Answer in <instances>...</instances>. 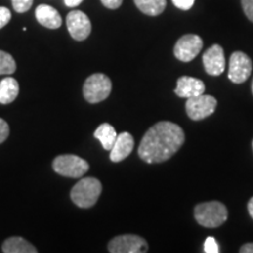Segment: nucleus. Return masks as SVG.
<instances>
[{
	"instance_id": "f257e3e1",
	"label": "nucleus",
	"mask_w": 253,
	"mask_h": 253,
	"mask_svg": "<svg viewBox=\"0 0 253 253\" xmlns=\"http://www.w3.org/2000/svg\"><path fill=\"white\" fill-rule=\"evenodd\" d=\"M185 141L184 130L176 123L161 121L145 132L138 145V156L145 163H162L171 158Z\"/></svg>"
},
{
	"instance_id": "f03ea898",
	"label": "nucleus",
	"mask_w": 253,
	"mask_h": 253,
	"mask_svg": "<svg viewBox=\"0 0 253 253\" xmlns=\"http://www.w3.org/2000/svg\"><path fill=\"white\" fill-rule=\"evenodd\" d=\"M102 192V184L95 177H84L72 188L71 198L77 207L88 209L94 207Z\"/></svg>"
},
{
	"instance_id": "7ed1b4c3",
	"label": "nucleus",
	"mask_w": 253,
	"mask_h": 253,
	"mask_svg": "<svg viewBox=\"0 0 253 253\" xmlns=\"http://www.w3.org/2000/svg\"><path fill=\"white\" fill-rule=\"evenodd\" d=\"M195 219L199 225L214 229L225 223L227 219V209L220 202H205L196 205Z\"/></svg>"
},
{
	"instance_id": "20e7f679",
	"label": "nucleus",
	"mask_w": 253,
	"mask_h": 253,
	"mask_svg": "<svg viewBox=\"0 0 253 253\" xmlns=\"http://www.w3.org/2000/svg\"><path fill=\"white\" fill-rule=\"evenodd\" d=\"M112 88V80L106 74L95 73L84 82V96L89 103H99L109 96Z\"/></svg>"
},
{
	"instance_id": "39448f33",
	"label": "nucleus",
	"mask_w": 253,
	"mask_h": 253,
	"mask_svg": "<svg viewBox=\"0 0 253 253\" xmlns=\"http://www.w3.org/2000/svg\"><path fill=\"white\" fill-rule=\"evenodd\" d=\"M52 167L56 173L71 178H80L89 169L87 161L77 155H59L53 160Z\"/></svg>"
},
{
	"instance_id": "423d86ee",
	"label": "nucleus",
	"mask_w": 253,
	"mask_h": 253,
	"mask_svg": "<svg viewBox=\"0 0 253 253\" xmlns=\"http://www.w3.org/2000/svg\"><path fill=\"white\" fill-rule=\"evenodd\" d=\"M217 100L211 95H198V96L190 97L185 103L186 114L194 121H199L208 116L212 115L216 110Z\"/></svg>"
},
{
	"instance_id": "0eeeda50",
	"label": "nucleus",
	"mask_w": 253,
	"mask_h": 253,
	"mask_svg": "<svg viewBox=\"0 0 253 253\" xmlns=\"http://www.w3.org/2000/svg\"><path fill=\"white\" fill-rule=\"evenodd\" d=\"M149 246L144 238L136 235H122L113 238L108 243L110 253H144Z\"/></svg>"
},
{
	"instance_id": "6e6552de",
	"label": "nucleus",
	"mask_w": 253,
	"mask_h": 253,
	"mask_svg": "<svg viewBox=\"0 0 253 253\" xmlns=\"http://www.w3.org/2000/svg\"><path fill=\"white\" fill-rule=\"evenodd\" d=\"M203 48V40L196 34H186L176 42L173 54L179 61L190 62L199 54Z\"/></svg>"
},
{
	"instance_id": "1a4fd4ad",
	"label": "nucleus",
	"mask_w": 253,
	"mask_h": 253,
	"mask_svg": "<svg viewBox=\"0 0 253 253\" xmlns=\"http://www.w3.org/2000/svg\"><path fill=\"white\" fill-rule=\"evenodd\" d=\"M252 72V61L243 52L232 53L229 63V79L235 84H243L250 78Z\"/></svg>"
},
{
	"instance_id": "9d476101",
	"label": "nucleus",
	"mask_w": 253,
	"mask_h": 253,
	"mask_svg": "<svg viewBox=\"0 0 253 253\" xmlns=\"http://www.w3.org/2000/svg\"><path fill=\"white\" fill-rule=\"evenodd\" d=\"M69 34L74 40L84 41L89 37L91 32V23L87 14L82 11L69 12L66 19Z\"/></svg>"
},
{
	"instance_id": "9b49d317",
	"label": "nucleus",
	"mask_w": 253,
	"mask_h": 253,
	"mask_svg": "<svg viewBox=\"0 0 253 253\" xmlns=\"http://www.w3.org/2000/svg\"><path fill=\"white\" fill-rule=\"evenodd\" d=\"M203 65L209 75L218 77L225 71V55L220 45H212L203 54Z\"/></svg>"
},
{
	"instance_id": "f8f14e48",
	"label": "nucleus",
	"mask_w": 253,
	"mask_h": 253,
	"mask_svg": "<svg viewBox=\"0 0 253 253\" xmlns=\"http://www.w3.org/2000/svg\"><path fill=\"white\" fill-rule=\"evenodd\" d=\"M134 137L129 132H122V134L118 135L115 143H114L113 148L110 149L109 157L112 162L118 163L126 160L131 154L132 149H134Z\"/></svg>"
},
{
	"instance_id": "ddd939ff",
	"label": "nucleus",
	"mask_w": 253,
	"mask_h": 253,
	"mask_svg": "<svg viewBox=\"0 0 253 253\" xmlns=\"http://www.w3.org/2000/svg\"><path fill=\"white\" fill-rule=\"evenodd\" d=\"M204 82L199 80V79H195L191 77H181L177 80V87L175 89V93L179 97L190 99V97L204 94Z\"/></svg>"
},
{
	"instance_id": "4468645a",
	"label": "nucleus",
	"mask_w": 253,
	"mask_h": 253,
	"mask_svg": "<svg viewBox=\"0 0 253 253\" xmlns=\"http://www.w3.org/2000/svg\"><path fill=\"white\" fill-rule=\"evenodd\" d=\"M36 18L40 25L49 30H56L62 25V18L54 7L49 5H39L36 9Z\"/></svg>"
},
{
	"instance_id": "2eb2a0df",
	"label": "nucleus",
	"mask_w": 253,
	"mask_h": 253,
	"mask_svg": "<svg viewBox=\"0 0 253 253\" xmlns=\"http://www.w3.org/2000/svg\"><path fill=\"white\" fill-rule=\"evenodd\" d=\"M2 252L4 253H37L36 246L24 239L23 237H9L2 243Z\"/></svg>"
},
{
	"instance_id": "dca6fc26",
	"label": "nucleus",
	"mask_w": 253,
	"mask_h": 253,
	"mask_svg": "<svg viewBox=\"0 0 253 253\" xmlns=\"http://www.w3.org/2000/svg\"><path fill=\"white\" fill-rule=\"evenodd\" d=\"M19 94V84L15 79L8 77L0 82V103L8 104L17 99Z\"/></svg>"
},
{
	"instance_id": "f3484780",
	"label": "nucleus",
	"mask_w": 253,
	"mask_h": 253,
	"mask_svg": "<svg viewBox=\"0 0 253 253\" xmlns=\"http://www.w3.org/2000/svg\"><path fill=\"white\" fill-rule=\"evenodd\" d=\"M94 137L101 142L103 149L110 150L113 148L114 143H115L118 134H116V130L114 129L112 125H109V123H102L95 130Z\"/></svg>"
},
{
	"instance_id": "a211bd4d",
	"label": "nucleus",
	"mask_w": 253,
	"mask_h": 253,
	"mask_svg": "<svg viewBox=\"0 0 253 253\" xmlns=\"http://www.w3.org/2000/svg\"><path fill=\"white\" fill-rule=\"evenodd\" d=\"M135 5L144 14L156 17L167 7V0H134Z\"/></svg>"
},
{
	"instance_id": "6ab92c4d",
	"label": "nucleus",
	"mask_w": 253,
	"mask_h": 253,
	"mask_svg": "<svg viewBox=\"0 0 253 253\" xmlns=\"http://www.w3.org/2000/svg\"><path fill=\"white\" fill-rule=\"evenodd\" d=\"M17 69L13 56L8 54L7 52L0 50V75H11Z\"/></svg>"
},
{
	"instance_id": "aec40b11",
	"label": "nucleus",
	"mask_w": 253,
	"mask_h": 253,
	"mask_svg": "<svg viewBox=\"0 0 253 253\" xmlns=\"http://www.w3.org/2000/svg\"><path fill=\"white\" fill-rule=\"evenodd\" d=\"M12 5L15 12L18 13H25L33 5V0H12Z\"/></svg>"
},
{
	"instance_id": "412c9836",
	"label": "nucleus",
	"mask_w": 253,
	"mask_h": 253,
	"mask_svg": "<svg viewBox=\"0 0 253 253\" xmlns=\"http://www.w3.org/2000/svg\"><path fill=\"white\" fill-rule=\"evenodd\" d=\"M204 252H207V253H218L219 252V248H218L216 239H214L213 237H208L207 240H205Z\"/></svg>"
},
{
	"instance_id": "4be33fe9",
	"label": "nucleus",
	"mask_w": 253,
	"mask_h": 253,
	"mask_svg": "<svg viewBox=\"0 0 253 253\" xmlns=\"http://www.w3.org/2000/svg\"><path fill=\"white\" fill-rule=\"evenodd\" d=\"M11 17H12L11 11H9L8 8L0 6V30H1L2 27H5L6 25L9 23Z\"/></svg>"
},
{
	"instance_id": "5701e85b",
	"label": "nucleus",
	"mask_w": 253,
	"mask_h": 253,
	"mask_svg": "<svg viewBox=\"0 0 253 253\" xmlns=\"http://www.w3.org/2000/svg\"><path fill=\"white\" fill-rule=\"evenodd\" d=\"M242 7L249 20L253 23V0H242Z\"/></svg>"
},
{
	"instance_id": "b1692460",
	"label": "nucleus",
	"mask_w": 253,
	"mask_h": 253,
	"mask_svg": "<svg viewBox=\"0 0 253 253\" xmlns=\"http://www.w3.org/2000/svg\"><path fill=\"white\" fill-rule=\"evenodd\" d=\"M9 135V126L8 123L5 121V120L0 119V143L5 142L7 140Z\"/></svg>"
},
{
	"instance_id": "393cba45",
	"label": "nucleus",
	"mask_w": 253,
	"mask_h": 253,
	"mask_svg": "<svg viewBox=\"0 0 253 253\" xmlns=\"http://www.w3.org/2000/svg\"><path fill=\"white\" fill-rule=\"evenodd\" d=\"M173 5L182 11H188L194 6L195 0H172Z\"/></svg>"
},
{
	"instance_id": "a878e982",
	"label": "nucleus",
	"mask_w": 253,
	"mask_h": 253,
	"mask_svg": "<svg viewBox=\"0 0 253 253\" xmlns=\"http://www.w3.org/2000/svg\"><path fill=\"white\" fill-rule=\"evenodd\" d=\"M122 1L123 0H101V2H102L103 6H106L107 8H110V9L119 8L120 6L122 5Z\"/></svg>"
},
{
	"instance_id": "bb28decb",
	"label": "nucleus",
	"mask_w": 253,
	"mask_h": 253,
	"mask_svg": "<svg viewBox=\"0 0 253 253\" xmlns=\"http://www.w3.org/2000/svg\"><path fill=\"white\" fill-rule=\"evenodd\" d=\"M240 253H253V243H248V244L243 245L239 250Z\"/></svg>"
},
{
	"instance_id": "cd10ccee",
	"label": "nucleus",
	"mask_w": 253,
	"mask_h": 253,
	"mask_svg": "<svg viewBox=\"0 0 253 253\" xmlns=\"http://www.w3.org/2000/svg\"><path fill=\"white\" fill-rule=\"evenodd\" d=\"M63 1H65V5L68 6V7H77L84 0H63Z\"/></svg>"
},
{
	"instance_id": "c85d7f7f",
	"label": "nucleus",
	"mask_w": 253,
	"mask_h": 253,
	"mask_svg": "<svg viewBox=\"0 0 253 253\" xmlns=\"http://www.w3.org/2000/svg\"><path fill=\"white\" fill-rule=\"evenodd\" d=\"M248 210H249L250 216H251V217L253 218V197L249 201V203H248Z\"/></svg>"
},
{
	"instance_id": "c756f323",
	"label": "nucleus",
	"mask_w": 253,
	"mask_h": 253,
	"mask_svg": "<svg viewBox=\"0 0 253 253\" xmlns=\"http://www.w3.org/2000/svg\"><path fill=\"white\" fill-rule=\"evenodd\" d=\"M252 94H253V81H252Z\"/></svg>"
},
{
	"instance_id": "7c9ffc66",
	"label": "nucleus",
	"mask_w": 253,
	"mask_h": 253,
	"mask_svg": "<svg viewBox=\"0 0 253 253\" xmlns=\"http://www.w3.org/2000/svg\"><path fill=\"white\" fill-rule=\"evenodd\" d=\"M252 148H253V142H252Z\"/></svg>"
}]
</instances>
